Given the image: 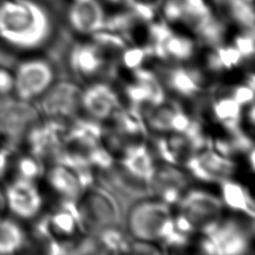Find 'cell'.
<instances>
[{
  "label": "cell",
  "mask_w": 255,
  "mask_h": 255,
  "mask_svg": "<svg viewBox=\"0 0 255 255\" xmlns=\"http://www.w3.org/2000/svg\"><path fill=\"white\" fill-rule=\"evenodd\" d=\"M43 178L46 180L49 190L57 196L58 200L66 202H76L84 191L95 183L93 170L65 162L48 165Z\"/></svg>",
  "instance_id": "14"
},
{
  "label": "cell",
  "mask_w": 255,
  "mask_h": 255,
  "mask_svg": "<svg viewBox=\"0 0 255 255\" xmlns=\"http://www.w3.org/2000/svg\"><path fill=\"white\" fill-rule=\"evenodd\" d=\"M190 179L184 167L159 160L149 183L150 196L174 207L190 187Z\"/></svg>",
  "instance_id": "22"
},
{
  "label": "cell",
  "mask_w": 255,
  "mask_h": 255,
  "mask_svg": "<svg viewBox=\"0 0 255 255\" xmlns=\"http://www.w3.org/2000/svg\"><path fill=\"white\" fill-rule=\"evenodd\" d=\"M208 144L209 135L197 120L185 131L156 135L152 151L160 161L184 167L196 152Z\"/></svg>",
  "instance_id": "11"
},
{
  "label": "cell",
  "mask_w": 255,
  "mask_h": 255,
  "mask_svg": "<svg viewBox=\"0 0 255 255\" xmlns=\"http://www.w3.org/2000/svg\"><path fill=\"white\" fill-rule=\"evenodd\" d=\"M130 253L136 254H163L166 253L160 245L147 241L131 240Z\"/></svg>",
  "instance_id": "34"
},
{
  "label": "cell",
  "mask_w": 255,
  "mask_h": 255,
  "mask_svg": "<svg viewBox=\"0 0 255 255\" xmlns=\"http://www.w3.org/2000/svg\"><path fill=\"white\" fill-rule=\"evenodd\" d=\"M245 109L247 108L241 106L226 89L214 92L209 102L211 119L225 132L244 130Z\"/></svg>",
  "instance_id": "25"
},
{
  "label": "cell",
  "mask_w": 255,
  "mask_h": 255,
  "mask_svg": "<svg viewBox=\"0 0 255 255\" xmlns=\"http://www.w3.org/2000/svg\"><path fill=\"white\" fill-rule=\"evenodd\" d=\"M174 207L156 197L140 198L126 215V232L132 240L156 243L167 253L188 247L191 239L176 229Z\"/></svg>",
  "instance_id": "2"
},
{
  "label": "cell",
  "mask_w": 255,
  "mask_h": 255,
  "mask_svg": "<svg viewBox=\"0 0 255 255\" xmlns=\"http://www.w3.org/2000/svg\"><path fill=\"white\" fill-rule=\"evenodd\" d=\"M220 198L225 209L235 215L247 218L255 217V204L250 189L241 181L233 178L226 179L218 184Z\"/></svg>",
  "instance_id": "27"
},
{
  "label": "cell",
  "mask_w": 255,
  "mask_h": 255,
  "mask_svg": "<svg viewBox=\"0 0 255 255\" xmlns=\"http://www.w3.org/2000/svg\"><path fill=\"white\" fill-rule=\"evenodd\" d=\"M102 138V125L80 117L66 128L58 162L106 171L115 162Z\"/></svg>",
  "instance_id": "3"
},
{
  "label": "cell",
  "mask_w": 255,
  "mask_h": 255,
  "mask_svg": "<svg viewBox=\"0 0 255 255\" xmlns=\"http://www.w3.org/2000/svg\"><path fill=\"white\" fill-rule=\"evenodd\" d=\"M124 95L128 106L142 115L167 99V92L156 71L147 66L130 73L124 85Z\"/></svg>",
  "instance_id": "16"
},
{
  "label": "cell",
  "mask_w": 255,
  "mask_h": 255,
  "mask_svg": "<svg viewBox=\"0 0 255 255\" xmlns=\"http://www.w3.org/2000/svg\"><path fill=\"white\" fill-rule=\"evenodd\" d=\"M191 179L203 184L218 185L226 179L233 178L238 170L235 159L216 151L211 145L196 152L184 166Z\"/></svg>",
  "instance_id": "17"
},
{
  "label": "cell",
  "mask_w": 255,
  "mask_h": 255,
  "mask_svg": "<svg viewBox=\"0 0 255 255\" xmlns=\"http://www.w3.org/2000/svg\"><path fill=\"white\" fill-rule=\"evenodd\" d=\"M33 235L48 254L74 253L76 244L86 232L75 202L58 200L51 211L34 220Z\"/></svg>",
  "instance_id": "4"
},
{
  "label": "cell",
  "mask_w": 255,
  "mask_h": 255,
  "mask_svg": "<svg viewBox=\"0 0 255 255\" xmlns=\"http://www.w3.org/2000/svg\"><path fill=\"white\" fill-rule=\"evenodd\" d=\"M166 92L183 100L200 98L207 90V76L202 68L188 63L165 64L156 70Z\"/></svg>",
  "instance_id": "15"
},
{
  "label": "cell",
  "mask_w": 255,
  "mask_h": 255,
  "mask_svg": "<svg viewBox=\"0 0 255 255\" xmlns=\"http://www.w3.org/2000/svg\"><path fill=\"white\" fill-rule=\"evenodd\" d=\"M245 62L239 49L232 43L225 42L209 47L205 57L206 70L214 74H225L238 70Z\"/></svg>",
  "instance_id": "28"
},
{
  "label": "cell",
  "mask_w": 255,
  "mask_h": 255,
  "mask_svg": "<svg viewBox=\"0 0 255 255\" xmlns=\"http://www.w3.org/2000/svg\"><path fill=\"white\" fill-rule=\"evenodd\" d=\"M110 2L113 3H121V4H130L132 0H109Z\"/></svg>",
  "instance_id": "36"
},
{
  "label": "cell",
  "mask_w": 255,
  "mask_h": 255,
  "mask_svg": "<svg viewBox=\"0 0 255 255\" xmlns=\"http://www.w3.org/2000/svg\"><path fill=\"white\" fill-rule=\"evenodd\" d=\"M82 90L83 88L76 81H55L36 101L43 119L65 126L79 119L82 113Z\"/></svg>",
  "instance_id": "10"
},
{
  "label": "cell",
  "mask_w": 255,
  "mask_h": 255,
  "mask_svg": "<svg viewBox=\"0 0 255 255\" xmlns=\"http://www.w3.org/2000/svg\"><path fill=\"white\" fill-rule=\"evenodd\" d=\"M42 120V115L34 102L13 99L0 108V130L6 142L13 147L24 142L27 133Z\"/></svg>",
  "instance_id": "18"
},
{
  "label": "cell",
  "mask_w": 255,
  "mask_h": 255,
  "mask_svg": "<svg viewBox=\"0 0 255 255\" xmlns=\"http://www.w3.org/2000/svg\"><path fill=\"white\" fill-rule=\"evenodd\" d=\"M101 253H130L131 238L120 225L110 226L93 234Z\"/></svg>",
  "instance_id": "30"
},
{
  "label": "cell",
  "mask_w": 255,
  "mask_h": 255,
  "mask_svg": "<svg viewBox=\"0 0 255 255\" xmlns=\"http://www.w3.org/2000/svg\"><path fill=\"white\" fill-rule=\"evenodd\" d=\"M116 162L128 174L149 185L157 165V158L147 142H140L127 148L116 158Z\"/></svg>",
  "instance_id": "26"
},
{
  "label": "cell",
  "mask_w": 255,
  "mask_h": 255,
  "mask_svg": "<svg viewBox=\"0 0 255 255\" xmlns=\"http://www.w3.org/2000/svg\"><path fill=\"white\" fill-rule=\"evenodd\" d=\"M6 200H4V194H3V189L0 187V217L3 215V213L6 212Z\"/></svg>",
  "instance_id": "35"
},
{
  "label": "cell",
  "mask_w": 255,
  "mask_h": 255,
  "mask_svg": "<svg viewBox=\"0 0 255 255\" xmlns=\"http://www.w3.org/2000/svg\"><path fill=\"white\" fill-rule=\"evenodd\" d=\"M67 126L43 119L25 136L28 152L45 165L58 162L61 158L64 133Z\"/></svg>",
  "instance_id": "21"
},
{
  "label": "cell",
  "mask_w": 255,
  "mask_h": 255,
  "mask_svg": "<svg viewBox=\"0 0 255 255\" xmlns=\"http://www.w3.org/2000/svg\"><path fill=\"white\" fill-rule=\"evenodd\" d=\"M82 225L86 234L93 235L110 226L120 225L122 209L116 193L101 184L94 183L76 200Z\"/></svg>",
  "instance_id": "8"
},
{
  "label": "cell",
  "mask_w": 255,
  "mask_h": 255,
  "mask_svg": "<svg viewBox=\"0 0 255 255\" xmlns=\"http://www.w3.org/2000/svg\"><path fill=\"white\" fill-rule=\"evenodd\" d=\"M15 97L27 102H36L55 83L56 66L49 58L31 56L22 60L13 70Z\"/></svg>",
  "instance_id": "12"
},
{
  "label": "cell",
  "mask_w": 255,
  "mask_h": 255,
  "mask_svg": "<svg viewBox=\"0 0 255 255\" xmlns=\"http://www.w3.org/2000/svg\"><path fill=\"white\" fill-rule=\"evenodd\" d=\"M66 63L73 77L84 83L116 75L115 67L91 38L79 40L68 47Z\"/></svg>",
  "instance_id": "13"
},
{
  "label": "cell",
  "mask_w": 255,
  "mask_h": 255,
  "mask_svg": "<svg viewBox=\"0 0 255 255\" xmlns=\"http://www.w3.org/2000/svg\"><path fill=\"white\" fill-rule=\"evenodd\" d=\"M234 46L242 54L245 61H251L254 57V30L242 29L233 39Z\"/></svg>",
  "instance_id": "33"
},
{
  "label": "cell",
  "mask_w": 255,
  "mask_h": 255,
  "mask_svg": "<svg viewBox=\"0 0 255 255\" xmlns=\"http://www.w3.org/2000/svg\"><path fill=\"white\" fill-rule=\"evenodd\" d=\"M2 142H3V136H2V133H1V130H0V145H1Z\"/></svg>",
  "instance_id": "37"
},
{
  "label": "cell",
  "mask_w": 255,
  "mask_h": 255,
  "mask_svg": "<svg viewBox=\"0 0 255 255\" xmlns=\"http://www.w3.org/2000/svg\"><path fill=\"white\" fill-rule=\"evenodd\" d=\"M122 104L120 94L107 80L93 81L82 90V113L101 125L110 120Z\"/></svg>",
  "instance_id": "20"
},
{
  "label": "cell",
  "mask_w": 255,
  "mask_h": 255,
  "mask_svg": "<svg viewBox=\"0 0 255 255\" xmlns=\"http://www.w3.org/2000/svg\"><path fill=\"white\" fill-rule=\"evenodd\" d=\"M161 11L163 21L187 29L198 44L211 47L225 42L226 26L207 0H165Z\"/></svg>",
  "instance_id": "5"
},
{
  "label": "cell",
  "mask_w": 255,
  "mask_h": 255,
  "mask_svg": "<svg viewBox=\"0 0 255 255\" xmlns=\"http://www.w3.org/2000/svg\"><path fill=\"white\" fill-rule=\"evenodd\" d=\"M198 45L190 34L177 31L163 20H152L148 26L147 47L153 60L165 64L189 63L197 54Z\"/></svg>",
  "instance_id": "9"
},
{
  "label": "cell",
  "mask_w": 255,
  "mask_h": 255,
  "mask_svg": "<svg viewBox=\"0 0 255 255\" xmlns=\"http://www.w3.org/2000/svg\"><path fill=\"white\" fill-rule=\"evenodd\" d=\"M6 209L16 220L34 221L43 212L44 197L37 181L13 178L3 189Z\"/></svg>",
  "instance_id": "19"
},
{
  "label": "cell",
  "mask_w": 255,
  "mask_h": 255,
  "mask_svg": "<svg viewBox=\"0 0 255 255\" xmlns=\"http://www.w3.org/2000/svg\"><path fill=\"white\" fill-rule=\"evenodd\" d=\"M58 31L54 13L38 0H0V44L16 54L51 46Z\"/></svg>",
  "instance_id": "1"
},
{
  "label": "cell",
  "mask_w": 255,
  "mask_h": 255,
  "mask_svg": "<svg viewBox=\"0 0 255 255\" xmlns=\"http://www.w3.org/2000/svg\"><path fill=\"white\" fill-rule=\"evenodd\" d=\"M254 220L240 215L224 216L200 235L199 251L209 255H245L252 247Z\"/></svg>",
  "instance_id": "7"
},
{
  "label": "cell",
  "mask_w": 255,
  "mask_h": 255,
  "mask_svg": "<svg viewBox=\"0 0 255 255\" xmlns=\"http://www.w3.org/2000/svg\"><path fill=\"white\" fill-rule=\"evenodd\" d=\"M107 17L100 0H72L66 11L70 29L86 38L104 29Z\"/></svg>",
  "instance_id": "24"
},
{
  "label": "cell",
  "mask_w": 255,
  "mask_h": 255,
  "mask_svg": "<svg viewBox=\"0 0 255 255\" xmlns=\"http://www.w3.org/2000/svg\"><path fill=\"white\" fill-rule=\"evenodd\" d=\"M27 236L16 220L0 217V254L9 255L20 252L25 248Z\"/></svg>",
  "instance_id": "29"
},
{
  "label": "cell",
  "mask_w": 255,
  "mask_h": 255,
  "mask_svg": "<svg viewBox=\"0 0 255 255\" xmlns=\"http://www.w3.org/2000/svg\"><path fill=\"white\" fill-rule=\"evenodd\" d=\"M13 99H16L13 70L0 65V108L12 101Z\"/></svg>",
  "instance_id": "32"
},
{
  "label": "cell",
  "mask_w": 255,
  "mask_h": 255,
  "mask_svg": "<svg viewBox=\"0 0 255 255\" xmlns=\"http://www.w3.org/2000/svg\"><path fill=\"white\" fill-rule=\"evenodd\" d=\"M143 118L150 133L156 135L185 131L197 121L186 112L180 103L168 100V98L144 112Z\"/></svg>",
  "instance_id": "23"
},
{
  "label": "cell",
  "mask_w": 255,
  "mask_h": 255,
  "mask_svg": "<svg viewBox=\"0 0 255 255\" xmlns=\"http://www.w3.org/2000/svg\"><path fill=\"white\" fill-rule=\"evenodd\" d=\"M11 166L15 168L16 178L33 181H38L40 178H43L47 167L42 160L29 152L17 157L15 160H12Z\"/></svg>",
  "instance_id": "31"
},
{
  "label": "cell",
  "mask_w": 255,
  "mask_h": 255,
  "mask_svg": "<svg viewBox=\"0 0 255 255\" xmlns=\"http://www.w3.org/2000/svg\"><path fill=\"white\" fill-rule=\"evenodd\" d=\"M174 207L176 229L190 239L205 234L225 216L218 194L199 187H189Z\"/></svg>",
  "instance_id": "6"
}]
</instances>
